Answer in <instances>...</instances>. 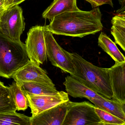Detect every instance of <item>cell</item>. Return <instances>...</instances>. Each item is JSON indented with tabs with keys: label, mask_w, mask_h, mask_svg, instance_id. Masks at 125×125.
<instances>
[{
	"label": "cell",
	"mask_w": 125,
	"mask_h": 125,
	"mask_svg": "<svg viewBox=\"0 0 125 125\" xmlns=\"http://www.w3.org/2000/svg\"><path fill=\"white\" fill-rule=\"evenodd\" d=\"M17 83L21 86L25 95L53 94L58 91L55 86L42 83L31 81Z\"/></svg>",
	"instance_id": "cell-15"
},
{
	"label": "cell",
	"mask_w": 125,
	"mask_h": 125,
	"mask_svg": "<svg viewBox=\"0 0 125 125\" xmlns=\"http://www.w3.org/2000/svg\"><path fill=\"white\" fill-rule=\"evenodd\" d=\"M31 125V117L16 111L0 113V125Z\"/></svg>",
	"instance_id": "cell-17"
},
{
	"label": "cell",
	"mask_w": 125,
	"mask_h": 125,
	"mask_svg": "<svg viewBox=\"0 0 125 125\" xmlns=\"http://www.w3.org/2000/svg\"><path fill=\"white\" fill-rule=\"evenodd\" d=\"M95 110L101 120V125H125V122L112 114L96 107Z\"/></svg>",
	"instance_id": "cell-20"
},
{
	"label": "cell",
	"mask_w": 125,
	"mask_h": 125,
	"mask_svg": "<svg viewBox=\"0 0 125 125\" xmlns=\"http://www.w3.org/2000/svg\"><path fill=\"white\" fill-rule=\"evenodd\" d=\"M113 100L120 102L125 101V61L116 63L109 68Z\"/></svg>",
	"instance_id": "cell-11"
},
{
	"label": "cell",
	"mask_w": 125,
	"mask_h": 125,
	"mask_svg": "<svg viewBox=\"0 0 125 125\" xmlns=\"http://www.w3.org/2000/svg\"><path fill=\"white\" fill-rule=\"evenodd\" d=\"M11 78L18 83L29 81L39 82L55 86L47 72L30 60L28 64L17 71Z\"/></svg>",
	"instance_id": "cell-9"
},
{
	"label": "cell",
	"mask_w": 125,
	"mask_h": 125,
	"mask_svg": "<svg viewBox=\"0 0 125 125\" xmlns=\"http://www.w3.org/2000/svg\"><path fill=\"white\" fill-rule=\"evenodd\" d=\"M96 106L89 102L68 101V110L62 125H101L95 111Z\"/></svg>",
	"instance_id": "cell-4"
},
{
	"label": "cell",
	"mask_w": 125,
	"mask_h": 125,
	"mask_svg": "<svg viewBox=\"0 0 125 125\" xmlns=\"http://www.w3.org/2000/svg\"><path fill=\"white\" fill-rule=\"evenodd\" d=\"M63 84L68 94L75 98H85L89 100L99 95L72 76L65 77Z\"/></svg>",
	"instance_id": "cell-12"
},
{
	"label": "cell",
	"mask_w": 125,
	"mask_h": 125,
	"mask_svg": "<svg viewBox=\"0 0 125 125\" xmlns=\"http://www.w3.org/2000/svg\"><path fill=\"white\" fill-rule=\"evenodd\" d=\"M98 45L114 60L116 63L125 61V57L114 42L105 34L101 32L98 38Z\"/></svg>",
	"instance_id": "cell-16"
},
{
	"label": "cell",
	"mask_w": 125,
	"mask_h": 125,
	"mask_svg": "<svg viewBox=\"0 0 125 125\" xmlns=\"http://www.w3.org/2000/svg\"><path fill=\"white\" fill-rule=\"evenodd\" d=\"M26 0H12V6L14 5H19L23 1H25Z\"/></svg>",
	"instance_id": "cell-26"
},
{
	"label": "cell",
	"mask_w": 125,
	"mask_h": 125,
	"mask_svg": "<svg viewBox=\"0 0 125 125\" xmlns=\"http://www.w3.org/2000/svg\"><path fill=\"white\" fill-rule=\"evenodd\" d=\"M25 44L29 58L31 62L40 66L47 61L43 26L36 25L31 27L27 33Z\"/></svg>",
	"instance_id": "cell-7"
},
{
	"label": "cell",
	"mask_w": 125,
	"mask_h": 125,
	"mask_svg": "<svg viewBox=\"0 0 125 125\" xmlns=\"http://www.w3.org/2000/svg\"><path fill=\"white\" fill-rule=\"evenodd\" d=\"M88 1L92 5L93 8L98 7L100 6H102L103 4H108L114 7V4L112 2V0H85Z\"/></svg>",
	"instance_id": "cell-22"
},
{
	"label": "cell",
	"mask_w": 125,
	"mask_h": 125,
	"mask_svg": "<svg viewBox=\"0 0 125 125\" xmlns=\"http://www.w3.org/2000/svg\"><path fill=\"white\" fill-rule=\"evenodd\" d=\"M101 17L99 7L90 11L79 9L56 16L47 26L53 34L83 37L102 31Z\"/></svg>",
	"instance_id": "cell-1"
},
{
	"label": "cell",
	"mask_w": 125,
	"mask_h": 125,
	"mask_svg": "<svg viewBox=\"0 0 125 125\" xmlns=\"http://www.w3.org/2000/svg\"><path fill=\"white\" fill-rule=\"evenodd\" d=\"M89 101L97 108L112 114L125 122V116L121 107L122 102L105 98L100 95L96 98Z\"/></svg>",
	"instance_id": "cell-14"
},
{
	"label": "cell",
	"mask_w": 125,
	"mask_h": 125,
	"mask_svg": "<svg viewBox=\"0 0 125 125\" xmlns=\"http://www.w3.org/2000/svg\"><path fill=\"white\" fill-rule=\"evenodd\" d=\"M111 33L115 40V43L120 46L125 52V26L117 23H112Z\"/></svg>",
	"instance_id": "cell-21"
},
{
	"label": "cell",
	"mask_w": 125,
	"mask_h": 125,
	"mask_svg": "<svg viewBox=\"0 0 125 125\" xmlns=\"http://www.w3.org/2000/svg\"><path fill=\"white\" fill-rule=\"evenodd\" d=\"M4 85L3 83V82H1V81H0V87L1 86H4Z\"/></svg>",
	"instance_id": "cell-28"
},
{
	"label": "cell",
	"mask_w": 125,
	"mask_h": 125,
	"mask_svg": "<svg viewBox=\"0 0 125 125\" xmlns=\"http://www.w3.org/2000/svg\"><path fill=\"white\" fill-rule=\"evenodd\" d=\"M121 107H122V110L123 112V114H124L125 116V101L122 102Z\"/></svg>",
	"instance_id": "cell-27"
},
{
	"label": "cell",
	"mask_w": 125,
	"mask_h": 125,
	"mask_svg": "<svg viewBox=\"0 0 125 125\" xmlns=\"http://www.w3.org/2000/svg\"><path fill=\"white\" fill-rule=\"evenodd\" d=\"M120 17H121L123 18H124V19H125V16H120Z\"/></svg>",
	"instance_id": "cell-29"
},
{
	"label": "cell",
	"mask_w": 125,
	"mask_h": 125,
	"mask_svg": "<svg viewBox=\"0 0 125 125\" xmlns=\"http://www.w3.org/2000/svg\"><path fill=\"white\" fill-rule=\"evenodd\" d=\"M16 111L17 108L9 87H0V113Z\"/></svg>",
	"instance_id": "cell-19"
},
{
	"label": "cell",
	"mask_w": 125,
	"mask_h": 125,
	"mask_svg": "<svg viewBox=\"0 0 125 125\" xmlns=\"http://www.w3.org/2000/svg\"><path fill=\"white\" fill-rule=\"evenodd\" d=\"M111 23H117L125 26V19L121 17L120 16L116 15L112 18Z\"/></svg>",
	"instance_id": "cell-25"
},
{
	"label": "cell",
	"mask_w": 125,
	"mask_h": 125,
	"mask_svg": "<svg viewBox=\"0 0 125 125\" xmlns=\"http://www.w3.org/2000/svg\"><path fill=\"white\" fill-rule=\"evenodd\" d=\"M68 101L31 117V125H62L67 111Z\"/></svg>",
	"instance_id": "cell-10"
},
{
	"label": "cell",
	"mask_w": 125,
	"mask_h": 125,
	"mask_svg": "<svg viewBox=\"0 0 125 125\" xmlns=\"http://www.w3.org/2000/svg\"><path fill=\"white\" fill-rule=\"evenodd\" d=\"M12 0H0V22L2 15L12 6Z\"/></svg>",
	"instance_id": "cell-23"
},
{
	"label": "cell",
	"mask_w": 125,
	"mask_h": 125,
	"mask_svg": "<svg viewBox=\"0 0 125 125\" xmlns=\"http://www.w3.org/2000/svg\"><path fill=\"white\" fill-rule=\"evenodd\" d=\"M29 61L25 44L11 40L0 32V76L11 78Z\"/></svg>",
	"instance_id": "cell-3"
},
{
	"label": "cell",
	"mask_w": 125,
	"mask_h": 125,
	"mask_svg": "<svg viewBox=\"0 0 125 125\" xmlns=\"http://www.w3.org/2000/svg\"><path fill=\"white\" fill-rule=\"evenodd\" d=\"M71 56L75 69V72L71 76L98 94L113 99L109 68L95 66L76 53H71Z\"/></svg>",
	"instance_id": "cell-2"
},
{
	"label": "cell",
	"mask_w": 125,
	"mask_h": 125,
	"mask_svg": "<svg viewBox=\"0 0 125 125\" xmlns=\"http://www.w3.org/2000/svg\"><path fill=\"white\" fill-rule=\"evenodd\" d=\"M9 87L17 111H25L29 106L28 101L21 86L14 81Z\"/></svg>",
	"instance_id": "cell-18"
},
{
	"label": "cell",
	"mask_w": 125,
	"mask_h": 125,
	"mask_svg": "<svg viewBox=\"0 0 125 125\" xmlns=\"http://www.w3.org/2000/svg\"><path fill=\"white\" fill-rule=\"evenodd\" d=\"M47 57L53 65L58 68L70 75L75 72V69L71 53L66 51L58 44L47 25L43 26Z\"/></svg>",
	"instance_id": "cell-5"
},
{
	"label": "cell",
	"mask_w": 125,
	"mask_h": 125,
	"mask_svg": "<svg viewBox=\"0 0 125 125\" xmlns=\"http://www.w3.org/2000/svg\"><path fill=\"white\" fill-rule=\"evenodd\" d=\"M79 10L76 0H54L44 11L42 17L51 21L56 16L62 13Z\"/></svg>",
	"instance_id": "cell-13"
},
{
	"label": "cell",
	"mask_w": 125,
	"mask_h": 125,
	"mask_svg": "<svg viewBox=\"0 0 125 125\" xmlns=\"http://www.w3.org/2000/svg\"><path fill=\"white\" fill-rule=\"evenodd\" d=\"M25 23L23 10L19 5H14L6 11L0 22V32L13 41L20 42Z\"/></svg>",
	"instance_id": "cell-6"
},
{
	"label": "cell",
	"mask_w": 125,
	"mask_h": 125,
	"mask_svg": "<svg viewBox=\"0 0 125 125\" xmlns=\"http://www.w3.org/2000/svg\"><path fill=\"white\" fill-rule=\"evenodd\" d=\"M121 7L116 11L117 15L125 16V0H118Z\"/></svg>",
	"instance_id": "cell-24"
},
{
	"label": "cell",
	"mask_w": 125,
	"mask_h": 125,
	"mask_svg": "<svg viewBox=\"0 0 125 125\" xmlns=\"http://www.w3.org/2000/svg\"><path fill=\"white\" fill-rule=\"evenodd\" d=\"M26 95L31 111V117L70 100L68 93L63 91H58L53 94Z\"/></svg>",
	"instance_id": "cell-8"
}]
</instances>
